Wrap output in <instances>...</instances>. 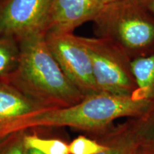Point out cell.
<instances>
[{
	"label": "cell",
	"instance_id": "7c38bea8",
	"mask_svg": "<svg viewBox=\"0 0 154 154\" xmlns=\"http://www.w3.org/2000/svg\"><path fill=\"white\" fill-rule=\"evenodd\" d=\"M24 143L27 149H35L43 154H69V144L59 139H47L26 134Z\"/></svg>",
	"mask_w": 154,
	"mask_h": 154
},
{
	"label": "cell",
	"instance_id": "5b68a950",
	"mask_svg": "<svg viewBox=\"0 0 154 154\" xmlns=\"http://www.w3.org/2000/svg\"><path fill=\"white\" fill-rule=\"evenodd\" d=\"M48 47L67 78L85 96L100 92L94 80L90 56L82 36L49 32Z\"/></svg>",
	"mask_w": 154,
	"mask_h": 154
},
{
	"label": "cell",
	"instance_id": "52a82bcc",
	"mask_svg": "<svg viewBox=\"0 0 154 154\" xmlns=\"http://www.w3.org/2000/svg\"><path fill=\"white\" fill-rule=\"evenodd\" d=\"M97 11L93 0H53L46 34L73 33L78 26L92 21Z\"/></svg>",
	"mask_w": 154,
	"mask_h": 154
},
{
	"label": "cell",
	"instance_id": "ac0fdd59",
	"mask_svg": "<svg viewBox=\"0 0 154 154\" xmlns=\"http://www.w3.org/2000/svg\"><path fill=\"white\" fill-rule=\"evenodd\" d=\"M94 5H95L96 9L99 11L100 9L103 6L109 5V4H112L117 2L121 1V0H93Z\"/></svg>",
	"mask_w": 154,
	"mask_h": 154
},
{
	"label": "cell",
	"instance_id": "9c48e42d",
	"mask_svg": "<svg viewBox=\"0 0 154 154\" xmlns=\"http://www.w3.org/2000/svg\"><path fill=\"white\" fill-rule=\"evenodd\" d=\"M100 135V142L107 149L96 154H134L141 144L138 131L137 118L117 127H111Z\"/></svg>",
	"mask_w": 154,
	"mask_h": 154
},
{
	"label": "cell",
	"instance_id": "d6986e66",
	"mask_svg": "<svg viewBox=\"0 0 154 154\" xmlns=\"http://www.w3.org/2000/svg\"><path fill=\"white\" fill-rule=\"evenodd\" d=\"M29 150V154H43L40 153L39 151H36L35 149H28Z\"/></svg>",
	"mask_w": 154,
	"mask_h": 154
},
{
	"label": "cell",
	"instance_id": "7a4b0ae2",
	"mask_svg": "<svg viewBox=\"0 0 154 154\" xmlns=\"http://www.w3.org/2000/svg\"><path fill=\"white\" fill-rule=\"evenodd\" d=\"M17 42L18 63L2 80L49 109L69 107L84 99L86 96L67 78L50 51L45 34H32Z\"/></svg>",
	"mask_w": 154,
	"mask_h": 154
},
{
	"label": "cell",
	"instance_id": "ba28073f",
	"mask_svg": "<svg viewBox=\"0 0 154 154\" xmlns=\"http://www.w3.org/2000/svg\"><path fill=\"white\" fill-rule=\"evenodd\" d=\"M49 109L22 93L9 83L0 80V127L19 117Z\"/></svg>",
	"mask_w": 154,
	"mask_h": 154
},
{
	"label": "cell",
	"instance_id": "5bb4252c",
	"mask_svg": "<svg viewBox=\"0 0 154 154\" xmlns=\"http://www.w3.org/2000/svg\"><path fill=\"white\" fill-rule=\"evenodd\" d=\"M107 149L105 144L79 136L69 144V154H96Z\"/></svg>",
	"mask_w": 154,
	"mask_h": 154
},
{
	"label": "cell",
	"instance_id": "8fae6325",
	"mask_svg": "<svg viewBox=\"0 0 154 154\" xmlns=\"http://www.w3.org/2000/svg\"><path fill=\"white\" fill-rule=\"evenodd\" d=\"M19 56V47L16 38L0 34V80L14 70Z\"/></svg>",
	"mask_w": 154,
	"mask_h": 154
},
{
	"label": "cell",
	"instance_id": "9a60e30c",
	"mask_svg": "<svg viewBox=\"0 0 154 154\" xmlns=\"http://www.w3.org/2000/svg\"><path fill=\"white\" fill-rule=\"evenodd\" d=\"M137 121L140 145L154 146V108Z\"/></svg>",
	"mask_w": 154,
	"mask_h": 154
},
{
	"label": "cell",
	"instance_id": "3957f363",
	"mask_svg": "<svg viewBox=\"0 0 154 154\" xmlns=\"http://www.w3.org/2000/svg\"><path fill=\"white\" fill-rule=\"evenodd\" d=\"M91 22L97 37L112 40L131 59L154 52V18L135 0L103 6Z\"/></svg>",
	"mask_w": 154,
	"mask_h": 154
},
{
	"label": "cell",
	"instance_id": "30bf717a",
	"mask_svg": "<svg viewBox=\"0 0 154 154\" xmlns=\"http://www.w3.org/2000/svg\"><path fill=\"white\" fill-rule=\"evenodd\" d=\"M131 70L136 84L132 97L154 103V52L132 59Z\"/></svg>",
	"mask_w": 154,
	"mask_h": 154
},
{
	"label": "cell",
	"instance_id": "6da1fadb",
	"mask_svg": "<svg viewBox=\"0 0 154 154\" xmlns=\"http://www.w3.org/2000/svg\"><path fill=\"white\" fill-rule=\"evenodd\" d=\"M153 108V102L148 100L98 92L71 106L43 109L14 119L0 127V136L36 127L62 126L101 134L112 127L116 119L139 118Z\"/></svg>",
	"mask_w": 154,
	"mask_h": 154
},
{
	"label": "cell",
	"instance_id": "4fadbf2b",
	"mask_svg": "<svg viewBox=\"0 0 154 154\" xmlns=\"http://www.w3.org/2000/svg\"><path fill=\"white\" fill-rule=\"evenodd\" d=\"M26 131L0 136V154H29L24 143Z\"/></svg>",
	"mask_w": 154,
	"mask_h": 154
},
{
	"label": "cell",
	"instance_id": "277c9868",
	"mask_svg": "<svg viewBox=\"0 0 154 154\" xmlns=\"http://www.w3.org/2000/svg\"><path fill=\"white\" fill-rule=\"evenodd\" d=\"M100 92L131 96L136 89L131 58L116 43L103 37H82Z\"/></svg>",
	"mask_w": 154,
	"mask_h": 154
},
{
	"label": "cell",
	"instance_id": "e0dca14e",
	"mask_svg": "<svg viewBox=\"0 0 154 154\" xmlns=\"http://www.w3.org/2000/svg\"><path fill=\"white\" fill-rule=\"evenodd\" d=\"M134 154H154V146L140 145Z\"/></svg>",
	"mask_w": 154,
	"mask_h": 154
},
{
	"label": "cell",
	"instance_id": "2e32d148",
	"mask_svg": "<svg viewBox=\"0 0 154 154\" xmlns=\"http://www.w3.org/2000/svg\"><path fill=\"white\" fill-rule=\"evenodd\" d=\"M135 1L154 18V0H135Z\"/></svg>",
	"mask_w": 154,
	"mask_h": 154
},
{
	"label": "cell",
	"instance_id": "8992f818",
	"mask_svg": "<svg viewBox=\"0 0 154 154\" xmlns=\"http://www.w3.org/2000/svg\"><path fill=\"white\" fill-rule=\"evenodd\" d=\"M53 0H0V34L19 39L46 34Z\"/></svg>",
	"mask_w": 154,
	"mask_h": 154
}]
</instances>
